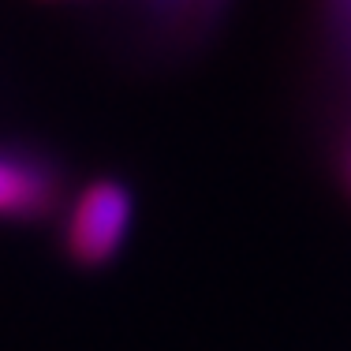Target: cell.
Here are the masks:
<instances>
[{
    "label": "cell",
    "mask_w": 351,
    "mask_h": 351,
    "mask_svg": "<svg viewBox=\"0 0 351 351\" xmlns=\"http://www.w3.org/2000/svg\"><path fill=\"white\" fill-rule=\"evenodd\" d=\"M131 195L116 180H94L75 195L68 224H64V247L79 265H105L123 247L131 228Z\"/></svg>",
    "instance_id": "obj_1"
},
{
    "label": "cell",
    "mask_w": 351,
    "mask_h": 351,
    "mask_svg": "<svg viewBox=\"0 0 351 351\" xmlns=\"http://www.w3.org/2000/svg\"><path fill=\"white\" fill-rule=\"evenodd\" d=\"M56 202V172L41 157L0 149V217L30 221Z\"/></svg>",
    "instance_id": "obj_2"
}]
</instances>
